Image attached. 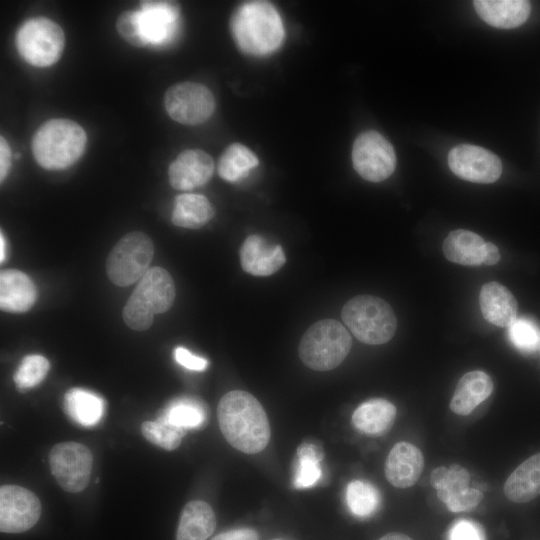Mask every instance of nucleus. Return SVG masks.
Here are the masks:
<instances>
[{
    "label": "nucleus",
    "mask_w": 540,
    "mask_h": 540,
    "mask_svg": "<svg viewBox=\"0 0 540 540\" xmlns=\"http://www.w3.org/2000/svg\"><path fill=\"white\" fill-rule=\"evenodd\" d=\"M451 171L461 179L474 183H493L502 173V163L491 151L470 144H460L448 153Z\"/></svg>",
    "instance_id": "obj_14"
},
{
    "label": "nucleus",
    "mask_w": 540,
    "mask_h": 540,
    "mask_svg": "<svg viewBox=\"0 0 540 540\" xmlns=\"http://www.w3.org/2000/svg\"><path fill=\"white\" fill-rule=\"evenodd\" d=\"M352 163L365 180L380 182L394 172L396 155L391 143L377 131L360 134L352 148Z\"/></svg>",
    "instance_id": "obj_10"
},
{
    "label": "nucleus",
    "mask_w": 540,
    "mask_h": 540,
    "mask_svg": "<svg viewBox=\"0 0 540 540\" xmlns=\"http://www.w3.org/2000/svg\"><path fill=\"white\" fill-rule=\"evenodd\" d=\"M396 407L382 398L370 399L360 404L352 414V424L357 431L370 436H381L392 427Z\"/></svg>",
    "instance_id": "obj_23"
},
{
    "label": "nucleus",
    "mask_w": 540,
    "mask_h": 540,
    "mask_svg": "<svg viewBox=\"0 0 540 540\" xmlns=\"http://www.w3.org/2000/svg\"><path fill=\"white\" fill-rule=\"evenodd\" d=\"M141 432L149 442L172 451L181 444L187 430L159 416L155 421L142 423Z\"/></svg>",
    "instance_id": "obj_33"
},
{
    "label": "nucleus",
    "mask_w": 540,
    "mask_h": 540,
    "mask_svg": "<svg viewBox=\"0 0 540 540\" xmlns=\"http://www.w3.org/2000/svg\"><path fill=\"white\" fill-rule=\"evenodd\" d=\"M500 260V253L496 245L487 242L484 245L483 264L495 265Z\"/></svg>",
    "instance_id": "obj_41"
},
{
    "label": "nucleus",
    "mask_w": 540,
    "mask_h": 540,
    "mask_svg": "<svg viewBox=\"0 0 540 540\" xmlns=\"http://www.w3.org/2000/svg\"><path fill=\"white\" fill-rule=\"evenodd\" d=\"M216 527V517L211 506L202 500L188 502L181 513L177 540H206Z\"/></svg>",
    "instance_id": "obj_25"
},
{
    "label": "nucleus",
    "mask_w": 540,
    "mask_h": 540,
    "mask_svg": "<svg viewBox=\"0 0 540 540\" xmlns=\"http://www.w3.org/2000/svg\"><path fill=\"white\" fill-rule=\"evenodd\" d=\"M346 503L350 512L359 518L372 516L381 503L375 486L363 480H353L346 488Z\"/></svg>",
    "instance_id": "obj_31"
},
{
    "label": "nucleus",
    "mask_w": 540,
    "mask_h": 540,
    "mask_svg": "<svg viewBox=\"0 0 540 540\" xmlns=\"http://www.w3.org/2000/svg\"><path fill=\"white\" fill-rule=\"evenodd\" d=\"M321 459L322 454L314 444L305 443L299 446L297 450V464L293 478L295 488H311L320 480L322 475L320 467Z\"/></svg>",
    "instance_id": "obj_32"
},
{
    "label": "nucleus",
    "mask_w": 540,
    "mask_h": 540,
    "mask_svg": "<svg viewBox=\"0 0 540 540\" xmlns=\"http://www.w3.org/2000/svg\"><path fill=\"white\" fill-rule=\"evenodd\" d=\"M448 540H486L483 528L476 522L460 519L448 532Z\"/></svg>",
    "instance_id": "obj_37"
},
{
    "label": "nucleus",
    "mask_w": 540,
    "mask_h": 540,
    "mask_svg": "<svg viewBox=\"0 0 540 540\" xmlns=\"http://www.w3.org/2000/svg\"><path fill=\"white\" fill-rule=\"evenodd\" d=\"M212 540H258V534L253 529L240 528L218 534Z\"/></svg>",
    "instance_id": "obj_40"
},
{
    "label": "nucleus",
    "mask_w": 540,
    "mask_h": 540,
    "mask_svg": "<svg viewBox=\"0 0 540 540\" xmlns=\"http://www.w3.org/2000/svg\"><path fill=\"white\" fill-rule=\"evenodd\" d=\"M50 368L49 361L42 355H27L21 361L14 374V382L21 390L29 389L40 384Z\"/></svg>",
    "instance_id": "obj_34"
},
{
    "label": "nucleus",
    "mask_w": 540,
    "mask_h": 540,
    "mask_svg": "<svg viewBox=\"0 0 540 540\" xmlns=\"http://www.w3.org/2000/svg\"><path fill=\"white\" fill-rule=\"evenodd\" d=\"M504 494L515 503H526L540 495V453L529 457L510 474Z\"/></svg>",
    "instance_id": "obj_24"
},
{
    "label": "nucleus",
    "mask_w": 540,
    "mask_h": 540,
    "mask_svg": "<svg viewBox=\"0 0 540 540\" xmlns=\"http://www.w3.org/2000/svg\"><path fill=\"white\" fill-rule=\"evenodd\" d=\"M86 144L87 135L80 124L67 118H53L35 131L31 147L42 168L63 170L80 159Z\"/></svg>",
    "instance_id": "obj_3"
},
{
    "label": "nucleus",
    "mask_w": 540,
    "mask_h": 540,
    "mask_svg": "<svg viewBox=\"0 0 540 540\" xmlns=\"http://www.w3.org/2000/svg\"><path fill=\"white\" fill-rule=\"evenodd\" d=\"M138 19L146 46H163L173 41L179 27L180 8L171 1L140 2Z\"/></svg>",
    "instance_id": "obj_15"
},
{
    "label": "nucleus",
    "mask_w": 540,
    "mask_h": 540,
    "mask_svg": "<svg viewBox=\"0 0 540 540\" xmlns=\"http://www.w3.org/2000/svg\"><path fill=\"white\" fill-rule=\"evenodd\" d=\"M493 388V381L487 373L479 370L468 372L457 383L450 409L457 415L467 416L491 395Z\"/></svg>",
    "instance_id": "obj_22"
},
{
    "label": "nucleus",
    "mask_w": 540,
    "mask_h": 540,
    "mask_svg": "<svg viewBox=\"0 0 540 540\" xmlns=\"http://www.w3.org/2000/svg\"><path fill=\"white\" fill-rule=\"evenodd\" d=\"M214 162L201 149H186L178 154L168 169L170 185L188 191L206 184L213 175Z\"/></svg>",
    "instance_id": "obj_16"
},
{
    "label": "nucleus",
    "mask_w": 540,
    "mask_h": 540,
    "mask_svg": "<svg viewBox=\"0 0 540 540\" xmlns=\"http://www.w3.org/2000/svg\"><path fill=\"white\" fill-rule=\"evenodd\" d=\"M272 540H280V539H272Z\"/></svg>",
    "instance_id": "obj_44"
},
{
    "label": "nucleus",
    "mask_w": 540,
    "mask_h": 540,
    "mask_svg": "<svg viewBox=\"0 0 540 540\" xmlns=\"http://www.w3.org/2000/svg\"><path fill=\"white\" fill-rule=\"evenodd\" d=\"M15 43L25 62L45 68L60 59L65 47V34L55 21L38 16L26 19L19 26Z\"/></svg>",
    "instance_id": "obj_7"
},
{
    "label": "nucleus",
    "mask_w": 540,
    "mask_h": 540,
    "mask_svg": "<svg viewBox=\"0 0 540 540\" xmlns=\"http://www.w3.org/2000/svg\"><path fill=\"white\" fill-rule=\"evenodd\" d=\"M509 338L512 344L524 353H531L540 345V331L528 318H516L509 326Z\"/></svg>",
    "instance_id": "obj_35"
},
{
    "label": "nucleus",
    "mask_w": 540,
    "mask_h": 540,
    "mask_svg": "<svg viewBox=\"0 0 540 540\" xmlns=\"http://www.w3.org/2000/svg\"><path fill=\"white\" fill-rule=\"evenodd\" d=\"M479 304L483 317L498 327H509L517 318L518 304L515 297L498 282L482 286Z\"/></svg>",
    "instance_id": "obj_20"
},
{
    "label": "nucleus",
    "mask_w": 540,
    "mask_h": 540,
    "mask_svg": "<svg viewBox=\"0 0 540 540\" xmlns=\"http://www.w3.org/2000/svg\"><path fill=\"white\" fill-rule=\"evenodd\" d=\"M154 246L146 234L134 231L124 235L113 247L106 262L112 283L129 286L140 280L149 270Z\"/></svg>",
    "instance_id": "obj_8"
},
{
    "label": "nucleus",
    "mask_w": 540,
    "mask_h": 540,
    "mask_svg": "<svg viewBox=\"0 0 540 540\" xmlns=\"http://www.w3.org/2000/svg\"><path fill=\"white\" fill-rule=\"evenodd\" d=\"M378 540H413V539L410 538L406 534L393 532V533H388V534L382 536Z\"/></svg>",
    "instance_id": "obj_42"
},
{
    "label": "nucleus",
    "mask_w": 540,
    "mask_h": 540,
    "mask_svg": "<svg viewBox=\"0 0 540 540\" xmlns=\"http://www.w3.org/2000/svg\"><path fill=\"white\" fill-rule=\"evenodd\" d=\"M215 98L209 88L196 82L171 85L164 95V107L174 121L198 125L207 121L215 110Z\"/></svg>",
    "instance_id": "obj_9"
},
{
    "label": "nucleus",
    "mask_w": 540,
    "mask_h": 540,
    "mask_svg": "<svg viewBox=\"0 0 540 540\" xmlns=\"http://www.w3.org/2000/svg\"><path fill=\"white\" fill-rule=\"evenodd\" d=\"M175 298L170 274L161 267L150 268L139 280L123 309V319L133 330L148 329L155 314L168 311Z\"/></svg>",
    "instance_id": "obj_4"
},
{
    "label": "nucleus",
    "mask_w": 540,
    "mask_h": 540,
    "mask_svg": "<svg viewBox=\"0 0 540 540\" xmlns=\"http://www.w3.org/2000/svg\"><path fill=\"white\" fill-rule=\"evenodd\" d=\"M160 416L187 431L202 427L207 419L204 404L189 397L178 398L170 402Z\"/></svg>",
    "instance_id": "obj_30"
},
{
    "label": "nucleus",
    "mask_w": 540,
    "mask_h": 540,
    "mask_svg": "<svg viewBox=\"0 0 540 540\" xmlns=\"http://www.w3.org/2000/svg\"><path fill=\"white\" fill-rule=\"evenodd\" d=\"M49 464L57 483L66 491L84 490L90 481L93 456L88 447L77 442H62L50 451Z\"/></svg>",
    "instance_id": "obj_11"
},
{
    "label": "nucleus",
    "mask_w": 540,
    "mask_h": 540,
    "mask_svg": "<svg viewBox=\"0 0 540 540\" xmlns=\"http://www.w3.org/2000/svg\"><path fill=\"white\" fill-rule=\"evenodd\" d=\"M64 409L76 423L90 427L102 418L105 403L94 392L82 388H72L64 396Z\"/></svg>",
    "instance_id": "obj_28"
},
{
    "label": "nucleus",
    "mask_w": 540,
    "mask_h": 540,
    "mask_svg": "<svg viewBox=\"0 0 540 540\" xmlns=\"http://www.w3.org/2000/svg\"><path fill=\"white\" fill-rule=\"evenodd\" d=\"M174 358L178 364L192 371H204L208 367L207 359L197 356L184 347H176Z\"/></svg>",
    "instance_id": "obj_38"
},
{
    "label": "nucleus",
    "mask_w": 540,
    "mask_h": 540,
    "mask_svg": "<svg viewBox=\"0 0 540 540\" xmlns=\"http://www.w3.org/2000/svg\"><path fill=\"white\" fill-rule=\"evenodd\" d=\"M258 164L253 151L243 144L233 143L220 156L218 174L223 180L235 183L247 177Z\"/></svg>",
    "instance_id": "obj_29"
},
{
    "label": "nucleus",
    "mask_w": 540,
    "mask_h": 540,
    "mask_svg": "<svg viewBox=\"0 0 540 540\" xmlns=\"http://www.w3.org/2000/svg\"><path fill=\"white\" fill-rule=\"evenodd\" d=\"M473 6L483 21L502 29L522 25L531 11V4L526 0H476Z\"/></svg>",
    "instance_id": "obj_21"
},
{
    "label": "nucleus",
    "mask_w": 540,
    "mask_h": 540,
    "mask_svg": "<svg viewBox=\"0 0 540 540\" xmlns=\"http://www.w3.org/2000/svg\"><path fill=\"white\" fill-rule=\"evenodd\" d=\"M220 430L235 449L256 454L270 440V425L260 402L250 393L233 390L220 399L217 407Z\"/></svg>",
    "instance_id": "obj_1"
},
{
    "label": "nucleus",
    "mask_w": 540,
    "mask_h": 540,
    "mask_svg": "<svg viewBox=\"0 0 540 540\" xmlns=\"http://www.w3.org/2000/svg\"><path fill=\"white\" fill-rule=\"evenodd\" d=\"M485 242L481 236L469 230L451 231L443 243L445 257L457 264L475 266L483 264Z\"/></svg>",
    "instance_id": "obj_26"
},
{
    "label": "nucleus",
    "mask_w": 540,
    "mask_h": 540,
    "mask_svg": "<svg viewBox=\"0 0 540 540\" xmlns=\"http://www.w3.org/2000/svg\"><path fill=\"white\" fill-rule=\"evenodd\" d=\"M243 270L254 276H269L277 272L286 262L280 245H272L259 235H250L240 248Z\"/></svg>",
    "instance_id": "obj_18"
},
{
    "label": "nucleus",
    "mask_w": 540,
    "mask_h": 540,
    "mask_svg": "<svg viewBox=\"0 0 540 540\" xmlns=\"http://www.w3.org/2000/svg\"><path fill=\"white\" fill-rule=\"evenodd\" d=\"M0 260L1 262L4 261L5 259V254H6V243H5V239H4V236L3 234L1 233V236H0Z\"/></svg>",
    "instance_id": "obj_43"
},
{
    "label": "nucleus",
    "mask_w": 540,
    "mask_h": 540,
    "mask_svg": "<svg viewBox=\"0 0 540 540\" xmlns=\"http://www.w3.org/2000/svg\"><path fill=\"white\" fill-rule=\"evenodd\" d=\"M231 32L239 49L252 56L276 51L284 40V26L276 8L266 1L241 4L231 18Z\"/></svg>",
    "instance_id": "obj_2"
},
{
    "label": "nucleus",
    "mask_w": 540,
    "mask_h": 540,
    "mask_svg": "<svg viewBox=\"0 0 540 540\" xmlns=\"http://www.w3.org/2000/svg\"><path fill=\"white\" fill-rule=\"evenodd\" d=\"M41 515V503L30 490L16 485L0 488V530L22 533L31 529Z\"/></svg>",
    "instance_id": "obj_13"
},
{
    "label": "nucleus",
    "mask_w": 540,
    "mask_h": 540,
    "mask_svg": "<svg viewBox=\"0 0 540 540\" xmlns=\"http://www.w3.org/2000/svg\"><path fill=\"white\" fill-rule=\"evenodd\" d=\"M116 29L120 37L130 45L137 48L146 47L141 34L137 10L122 12L116 20Z\"/></svg>",
    "instance_id": "obj_36"
},
{
    "label": "nucleus",
    "mask_w": 540,
    "mask_h": 540,
    "mask_svg": "<svg viewBox=\"0 0 540 540\" xmlns=\"http://www.w3.org/2000/svg\"><path fill=\"white\" fill-rule=\"evenodd\" d=\"M470 479L468 470L459 464L437 467L431 473L438 498L452 512L469 511L482 501L483 493L469 487Z\"/></svg>",
    "instance_id": "obj_12"
},
{
    "label": "nucleus",
    "mask_w": 540,
    "mask_h": 540,
    "mask_svg": "<svg viewBox=\"0 0 540 540\" xmlns=\"http://www.w3.org/2000/svg\"><path fill=\"white\" fill-rule=\"evenodd\" d=\"M36 298V287L28 275L15 269L1 271V310L10 313L26 312L34 305Z\"/></svg>",
    "instance_id": "obj_19"
},
{
    "label": "nucleus",
    "mask_w": 540,
    "mask_h": 540,
    "mask_svg": "<svg viewBox=\"0 0 540 540\" xmlns=\"http://www.w3.org/2000/svg\"><path fill=\"white\" fill-rule=\"evenodd\" d=\"M341 315L353 335L369 345L388 342L397 328V319L391 306L372 295H359L350 299L343 306Z\"/></svg>",
    "instance_id": "obj_6"
},
{
    "label": "nucleus",
    "mask_w": 540,
    "mask_h": 540,
    "mask_svg": "<svg viewBox=\"0 0 540 540\" xmlns=\"http://www.w3.org/2000/svg\"><path fill=\"white\" fill-rule=\"evenodd\" d=\"M12 164V152L7 140L0 137V180L1 183L5 180L9 174Z\"/></svg>",
    "instance_id": "obj_39"
},
{
    "label": "nucleus",
    "mask_w": 540,
    "mask_h": 540,
    "mask_svg": "<svg viewBox=\"0 0 540 540\" xmlns=\"http://www.w3.org/2000/svg\"><path fill=\"white\" fill-rule=\"evenodd\" d=\"M422 452L409 442H398L390 450L385 462V476L397 488L414 485L422 474Z\"/></svg>",
    "instance_id": "obj_17"
},
{
    "label": "nucleus",
    "mask_w": 540,
    "mask_h": 540,
    "mask_svg": "<svg viewBox=\"0 0 540 540\" xmlns=\"http://www.w3.org/2000/svg\"><path fill=\"white\" fill-rule=\"evenodd\" d=\"M351 346V336L340 322L323 319L306 330L298 353L301 361L310 369L329 371L344 361Z\"/></svg>",
    "instance_id": "obj_5"
},
{
    "label": "nucleus",
    "mask_w": 540,
    "mask_h": 540,
    "mask_svg": "<svg viewBox=\"0 0 540 540\" xmlns=\"http://www.w3.org/2000/svg\"><path fill=\"white\" fill-rule=\"evenodd\" d=\"M214 214L215 210L205 196L185 193L176 197L171 220L176 226L198 229L206 225Z\"/></svg>",
    "instance_id": "obj_27"
}]
</instances>
